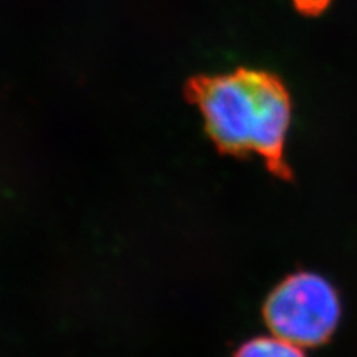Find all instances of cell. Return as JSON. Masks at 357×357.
<instances>
[{
	"label": "cell",
	"instance_id": "1",
	"mask_svg": "<svg viewBox=\"0 0 357 357\" xmlns=\"http://www.w3.org/2000/svg\"><path fill=\"white\" fill-rule=\"evenodd\" d=\"M189 97L220 152L255 155L277 177H290L286 146L292 102L277 76L255 69L199 76L189 84Z\"/></svg>",
	"mask_w": 357,
	"mask_h": 357
},
{
	"label": "cell",
	"instance_id": "2",
	"mask_svg": "<svg viewBox=\"0 0 357 357\" xmlns=\"http://www.w3.org/2000/svg\"><path fill=\"white\" fill-rule=\"evenodd\" d=\"M341 299L335 286L317 273L298 271L278 283L264 304L270 331L299 347L328 342L341 320Z\"/></svg>",
	"mask_w": 357,
	"mask_h": 357
},
{
	"label": "cell",
	"instance_id": "3",
	"mask_svg": "<svg viewBox=\"0 0 357 357\" xmlns=\"http://www.w3.org/2000/svg\"><path fill=\"white\" fill-rule=\"evenodd\" d=\"M234 357H307L303 347L289 342L277 335L255 337L241 344Z\"/></svg>",
	"mask_w": 357,
	"mask_h": 357
},
{
	"label": "cell",
	"instance_id": "4",
	"mask_svg": "<svg viewBox=\"0 0 357 357\" xmlns=\"http://www.w3.org/2000/svg\"><path fill=\"white\" fill-rule=\"evenodd\" d=\"M294 5L307 14H317L321 13L329 3V0H292Z\"/></svg>",
	"mask_w": 357,
	"mask_h": 357
}]
</instances>
